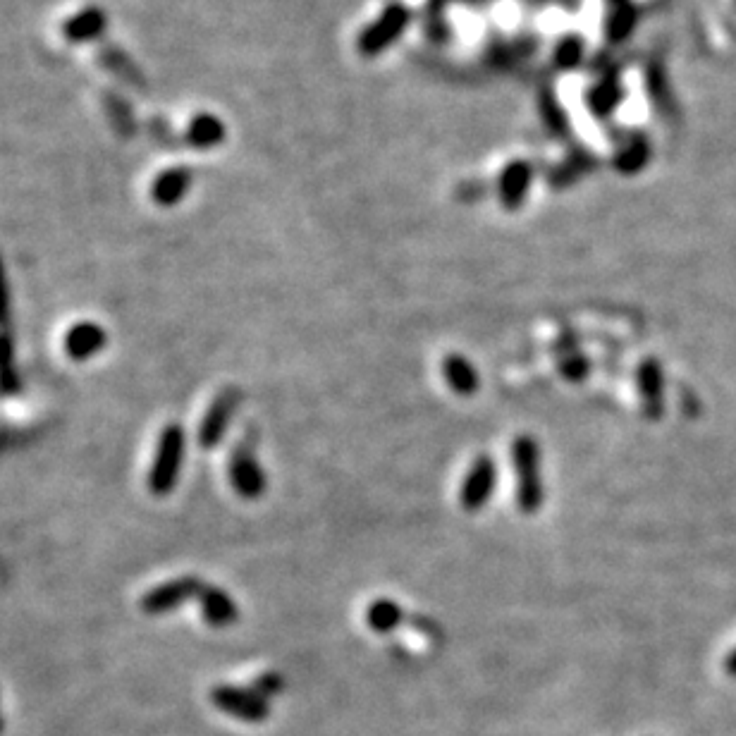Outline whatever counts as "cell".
Instances as JSON below:
<instances>
[{"label":"cell","mask_w":736,"mask_h":736,"mask_svg":"<svg viewBox=\"0 0 736 736\" xmlns=\"http://www.w3.org/2000/svg\"><path fill=\"white\" fill-rule=\"evenodd\" d=\"M22 388L15 366V347L8 333H0V395L12 397Z\"/></svg>","instance_id":"cell-16"},{"label":"cell","mask_w":736,"mask_h":736,"mask_svg":"<svg viewBox=\"0 0 736 736\" xmlns=\"http://www.w3.org/2000/svg\"><path fill=\"white\" fill-rule=\"evenodd\" d=\"M282 686H285V682H282L280 674L266 672V674H261V677L254 679L251 689H254L261 698H266V701H268L271 696H278V693L282 691Z\"/></svg>","instance_id":"cell-20"},{"label":"cell","mask_w":736,"mask_h":736,"mask_svg":"<svg viewBox=\"0 0 736 736\" xmlns=\"http://www.w3.org/2000/svg\"><path fill=\"white\" fill-rule=\"evenodd\" d=\"M106 110H108L110 122H113L115 130H118L122 137H132L134 130H137V125H134V113H132L130 103L115 94H106Z\"/></svg>","instance_id":"cell-18"},{"label":"cell","mask_w":736,"mask_h":736,"mask_svg":"<svg viewBox=\"0 0 736 736\" xmlns=\"http://www.w3.org/2000/svg\"><path fill=\"white\" fill-rule=\"evenodd\" d=\"M108 345V333L94 321H79L65 333V354L72 361L96 357Z\"/></svg>","instance_id":"cell-9"},{"label":"cell","mask_w":736,"mask_h":736,"mask_svg":"<svg viewBox=\"0 0 736 736\" xmlns=\"http://www.w3.org/2000/svg\"><path fill=\"white\" fill-rule=\"evenodd\" d=\"M192 187V173L187 168H170L156 177L151 196L158 206H175Z\"/></svg>","instance_id":"cell-12"},{"label":"cell","mask_w":736,"mask_h":736,"mask_svg":"<svg viewBox=\"0 0 736 736\" xmlns=\"http://www.w3.org/2000/svg\"><path fill=\"white\" fill-rule=\"evenodd\" d=\"M495 488H498V464L493 455L483 452L466 469L462 486H459V505L469 514L481 512L493 498Z\"/></svg>","instance_id":"cell-3"},{"label":"cell","mask_w":736,"mask_h":736,"mask_svg":"<svg viewBox=\"0 0 736 736\" xmlns=\"http://www.w3.org/2000/svg\"><path fill=\"white\" fill-rule=\"evenodd\" d=\"M98 58H101L103 67H106L108 72H113L118 79H122V82H127L130 87L139 91L146 89L144 75H141L139 67L132 63V58L125 51H120V48H115L113 44H106L98 51Z\"/></svg>","instance_id":"cell-14"},{"label":"cell","mask_w":736,"mask_h":736,"mask_svg":"<svg viewBox=\"0 0 736 736\" xmlns=\"http://www.w3.org/2000/svg\"><path fill=\"white\" fill-rule=\"evenodd\" d=\"M725 670H727L729 677H736V648L732 650V653L727 655V660H725Z\"/></svg>","instance_id":"cell-22"},{"label":"cell","mask_w":736,"mask_h":736,"mask_svg":"<svg viewBox=\"0 0 736 736\" xmlns=\"http://www.w3.org/2000/svg\"><path fill=\"white\" fill-rule=\"evenodd\" d=\"M239 404H242V390L239 388H225L220 395H216V400L211 402L204 419H201L199 433H196V440H199L204 450H216L223 443Z\"/></svg>","instance_id":"cell-6"},{"label":"cell","mask_w":736,"mask_h":736,"mask_svg":"<svg viewBox=\"0 0 736 736\" xmlns=\"http://www.w3.org/2000/svg\"><path fill=\"white\" fill-rule=\"evenodd\" d=\"M364 619L368 629H373L376 634H390V631H395L402 624L404 610L392 598H378L366 607Z\"/></svg>","instance_id":"cell-15"},{"label":"cell","mask_w":736,"mask_h":736,"mask_svg":"<svg viewBox=\"0 0 736 736\" xmlns=\"http://www.w3.org/2000/svg\"><path fill=\"white\" fill-rule=\"evenodd\" d=\"M106 24L108 17L106 12L101 8H87V10H79L75 17H70L63 24V34L72 44H87V41H96L98 36L106 32Z\"/></svg>","instance_id":"cell-13"},{"label":"cell","mask_w":736,"mask_h":736,"mask_svg":"<svg viewBox=\"0 0 736 736\" xmlns=\"http://www.w3.org/2000/svg\"><path fill=\"white\" fill-rule=\"evenodd\" d=\"M204 586V581L196 579V576H180V579L168 581V584L153 586L149 593H144L139 605L146 615H165V612H173L184 603H189V600H199V593L204 591Z\"/></svg>","instance_id":"cell-7"},{"label":"cell","mask_w":736,"mask_h":736,"mask_svg":"<svg viewBox=\"0 0 736 736\" xmlns=\"http://www.w3.org/2000/svg\"><path fill=\"white\" fill-rule=\"evenodd\" d=\"M0 734H3V720H0Z\"/></svg>","instance_id":"cell-23"},{"label":"cell","mask_w":736,"mask_h":736,"mask_svg":"<svg viewBox=\"0 0 736 736\" xmlns=\"http://www.w3.org/2000/svg\"><path fill=\"white\" fill-rule=\"evenodd\" d=\"M223 139V125L213 115H196L187 127V144L196 149H208L216 146Z\"/></svg>","instance_id":"cell-17"},{"label":"cell","mask_w":736,"mask_h":736,"mask_svg":"<svg viewBox=\"0 0 736 736\" xmlns=\"http://www.w3.org/2000/svg\"><path fill=\"white\" fill-rule=\"evenodd\" d=\"M10 321V294H8V280H5L3 263H0V325H8Z\"/></svg>","instance_id":"cell-21"},{"label":"cell","mask_w":736,"mask_h":736,"mask_svg":"<svg viewBox=\"0 0 736 736\" xmlns=\"http://www.w3.org/2000/svg\"><path fill=\"white\" fill-rule=\"evenodd\" d=\"M228 476L239 498L259 500L266 495L268 490L266 471L261 469L259 457H256L249 440H242V443H237L235 450H232L228 462Z\"/></svg>","instance_id":"cell-4"},{"label":"cell","mask_w":736,"mask_h":736,"mask_svg":"<svg viewBox=\"0 0 736 736\" xmlns=\"http://www.w3.org/2000/svg\"><path fill=\"white\" fill-rule=\"evenodd\" d=\"M512 464L517 488L514 500L521 514H536L545 505V481L541 471V445L533 435H517L512 443Z\"/></svg>","instance_id":"cell-1"},{"label":"cell","mask_w":736,"mask_h":736,"mask_svg":"<svg viewBox=\"0 0 736 736\" xmlns=\"http://www.w3.org/2000/svg\"><path fill=\"white\" fill-rule=\"evenodd\" d=\"M440 371H443V378L450 385V390L459 397H474L478 388H481V376H478L476 366L464 354H447L440 361Z\"/></svg>","instance_id":"cell-11"},{"label":"cell","mask_w":736,"mask_h":736,"mask_svg":"<svg viewBox=\"0 0 736 736\" xmlns=\"http://www.w3.org/2000/svg\"><path fill=\"white\" fill-rule=\"evenodd\" d=\"M557 368H560V373L569 380V383H581V380H586L588 373H591V359H588L584 352H579V347L564 349Z\"/></svg>","instance_id":"cell-19"},{"label":"cell","mask_w":736,"mask_h":736,"mask_svg":"<svg viewBox=\"0 0 736 736\" xmlns=\"http://www.w3.org/2000/svg\"><path fill=\"white\" fill-rule=\"evenodd\" d=\"M184 452H187V435L180 423H170L158 435L156 455H153L149 471V490L158 498L170 495L182 474Z\"/></svg>","instance_id":"cell-2"},{"label":"cell","mask_w":736,"mask_h":736,"mask_svg":"<svg viewBox=\"0 0 736 736\" xmlns=\"http://www.w3.org/2000/svg\"><path fill=\"white\" fill-rule=\"evenodd\" d=\"M196 603L201 607L204 622L213 629H228L239 617V607L235 600H232L228 591H223L218 586H204Z\"/></svg>","instance_id":"cell-10"},{"label":"cell","mask_w":736,"mask_h":736,"mask_svg":"<svg viewBox=\"0 0 736 736\" xmlns=\"http://www.w3.org/2000/svg\"><path fill=\"white\" fill-rule=\"evenodd\" d=\"M636 388L641 397V412L648 421H660L665 414V376L658 359L646 357L636 368Z\"/></svg>","instance_id":"cell-8"},{"label":"cell","mask_w":736,"mask_h":736,"mask_svg":"<svg viewBox=\"0 0 736 736\" xmlns=\"http://www.w3.org/2000/svg\"><path fill=\"white\" fill-rule=\"evenodd\" d=\"M211 703L216 705L218 710H223L225 715L235 717V720L242 722H266L268 715H271V705H268L266 698H261L259 693L254 689H242V686H232V684H220L213 686L211 689Z\"/></svg>","instance_id":"cell-5"}]
</instances>
